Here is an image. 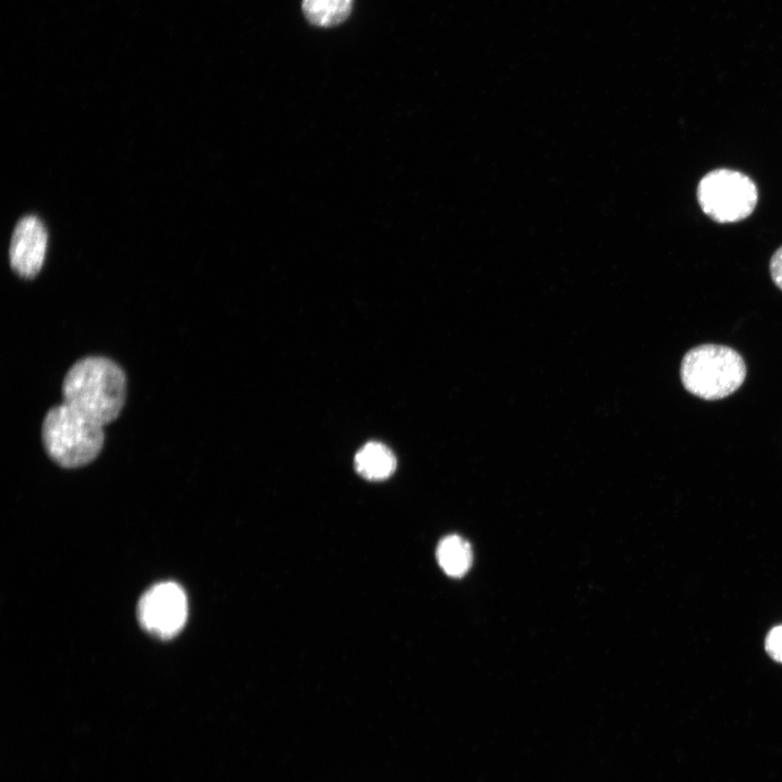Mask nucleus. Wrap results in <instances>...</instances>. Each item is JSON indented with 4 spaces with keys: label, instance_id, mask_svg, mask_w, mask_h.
<instances>
[{
    "label": "nucleus",
    "instance_id": "1",
    "mask_svg": "<svg viewBox=\"0 0 782 782\" xmlns=\"http://www.w3.org/2000/svg\"><path fill=\"white\" fill-rule=\"evenodd\" d=\"M63 402L105 426L121 413L126 398V376L112 360L89 356L76 362L62 386Z\"/></svg>",
    "mask_w": 782,
    "mask_h": 782
},
{
    "label": "nucleus",
    "instance_id": "2",
    "mask_svg": "<svg viewBox=\"0 0 782 782\" xmlns=\"http://www.w3.org/2000/svg\"><path fill=\"white\" fill-rule=\"evenodd\" d=\"M103 428L63 402L52 407L43 419V445L60 466L80 467L100 453L104 442Z\"/></svg>",
    "mask_w": 782,
    "mask_h": 782
},
{
    "label": "nucleus",
    "instance_id": "3",
    "mask_svg": "<svg viewBox=\"0 0 782 782\" xmlns=\"http://www.w3.org/2000/svg\"><path fill=\"white\" fill-rule=\"evenodd\" d=\"M746 376L742 356L732 348L702 344L684 355L680 377L690 393L703 400H720L736 391Z\"/></svg>",
    "mask_w": 782,
    "mask_h": 782
},
{
    "label": "nucleus",
    "instance_id": "4",
    "mask_svg": "<svg viewBox=\"0 0 782 782\" xmlns=\"http://www.w3.org/2000/svg\"><path fill=\"white\" fill-rule=\"evenodd\" d=\"M696 197L702 211L714 222L736 223L747 218L758 201L756 184L742 172L717 168L699 180Z\"/></svg>",
    "mask_w": 782,
    "mask_h": 782
},
{
    "label": "nucleus",
    "instance_id": "5",
    "mask_svg": "<svg viewBox=\"0 0 782 782\" xmlns=\"http://www.w3.org/2000/svg\"><path fill=\"white\" fill-rule=\"evenodd\" d=\"M188 615L187 596L175 582L152 585L140 597L138 620L150 634L168 640L178 634Z\"/></svg>",
    "mask_w": 782,
    "mask_h": 782
},
{
    "label": "nucleus",
    "instance_id": "6",
    "mask_svg": "<svg viewBox=\"0 0 782 782\" xmlns=\"http://www.w3.org/2000/svg\"><path fill=\"white\" fill-rule=\"evenodd\" d=\"M48 236L36 216L23 217L15 226L10 245V263L22 277L31 278L40 270Z\"/></svg>",
    "mask_w": 782,
    "mask_h": 782
},
{
    "label": "nucleus",
    "instance_id": "7",
    "mask_svg": "<svg viewBox=\"0 0 782 782\" xmlns=\"http://www.w3.org/2000/svg\"><path fill=\"white\" fill-rule=\"evenodd\" d=\"M354 465L362 477L374 481L383 480L395 470L396 458L384 444L369 442L357 451Z\"/></svg>",
    "mask_w": 782,
    "mask_h": 782
},
{
    "label": "nucleus",
    "instance_id": "8",
    "mask_svg": "<svg viewBox=\"0 0 782 782\" xmlns=\"http://www.w3.org/2000/svg\"><path fill=\"white\" fill-rule=\"evenodd\" d=\"M437 559L447 576L461 578L469 570L472 563L470 544L459 535H447L438 544Z\"/></svg>",
    "mask_w": 782,
    "mask_h": 782
},
{
    "label": "nucleus",
    "instance_id": "9",
    "mask_svg": "<svg viewBox=\"0 0 782 782\" xmlns=\"http://www.w3.org/2000/svg\"><path fill=\"white\" fill-rule=\"evenodd\" d=\"M352 0H303L302 10L314 25L329 27L343 22L350 14Z\"/></svg>",
    "mask_w": 782,
    "mask_h": 782
},
{
    "label": "nucleus",
    "instance_id": "10",
    "mask_svg": "<svg viewBox=\"0 0 782 782\" xmlns=\"http://www.w3.org/2000/svg\"><path fill=\"white\" fill-rule=\"evenodd\" d=\"M766 649L773 659L782 663V626L773 628L768 633Z\"/></svg>",
    "mask_w": 782,
    "mask_h": 782
},
{
    "label": "nucleus",
    "instance_id": "11",
    "mask_svg": "<svg viewBox=\"0 0 782 782\" xmlns=\"http://www.w3.org/2000/svg\"><path fill=\"white\" fill-rule=\"evenodd\" d=\"M769 270L772 281L782 290V245L772 254Z\"/></svg>",
    "mask_w": 782,
    "mask_h": 782
}]
</instances>
